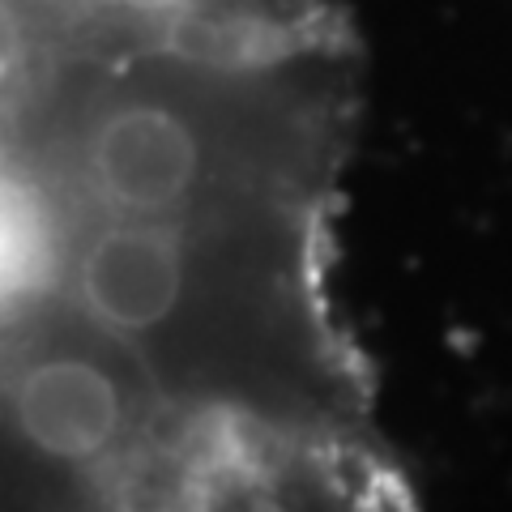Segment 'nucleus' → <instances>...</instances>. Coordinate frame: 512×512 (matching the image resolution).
I'll return each instance as SVG.
<instances>
[{"instance_id": "1", "label": "nucleus", "mask_w": 512, "mask_h": 512, "mask_svg": "<svg viewBox=\"0 0 512 512\" xmlns=\"http://www.w3.org/2000/svg\"><path fill=\"white\" fill-rule=\"evenodd\" d=\"M338 218L261 94L141 0H0V512H320L384 448L214 436Z\"/></svg>"}]
</instances>
